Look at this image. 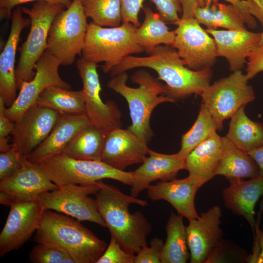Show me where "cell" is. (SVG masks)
I'll use <instances>...</instances> for the list:
<instances>
[{
  "instance_id": "1",
  "label": "cell",
  "mask_w": 263,
  "mask_h": 263,
  "mask_svg": "<svg viewBox=\"0 0 263 263\" xmlns=\"http://www.w3.org/2000/svg\"><path fill=\"white\" fill-rule=\"evenodd\" d=\"M177 51L170 45H159L147 56L125 57L110 72L112 77L136 68L151 69L164 81L169 92L167 95L175 100L192 94L201 95L210 85L212 73L210 67L193 70L186 67Z\"/></svg>"
},
{
  "instance_id": "2",
  "label": "cell",
  "mask_w": 263,
  "mask_h": 263,
  "mask_svg": "<svg viewBox=\"0 0 263 263\" xmlns=\"http://www.w3.org/2000/svg\"><path fill=\"white\" fill-rule=\"evenodd\" d=\"M99 188L95 193L98 211L111 236L125 250L136 253L148 245L147 238L152 225L140 211L130 212L129 206L137 204L142 207L148 205L145 200L122 192L116 187L99 181Z\"/></svg>"
},
{
  "instance_id": "3",
  "label": "cell",
  "mask_w": 263,
  "mask_h": 263,
  "mask_svg": "<svg viewBox=\"0 0 263 263\" xmlns=\"http://www.w3.org/2000/svg\"><path fill=\"white\" fill-rule=\"evenodd\" d=\"M128 78L126 72L120 73L112 77L108 86L122 95L128 104L132 120L128 129L148 144L153 135L150 125L153 111L161 103L175 100L167 95L169 89L166 84L145 70H139L131 77L132 83L139 85L137 88L126 84Z\"/></svg>"
},
{
  "instance_id": "4",
  "label": "cell",
  "mask_w": 263,
  "mask_h": 263,
  "mask_svg": "<svg viewBox=\"0 0 263 263\" xmlns=\"http://www.w3.org/2000/svg\"><path fill=\"white\" fill-rule=\"evenodd\" d=\"M35 240L59 246L75 263H96L107 247L80 221L51 210L43 211Z\"/></svg>"
},
{
  "instance_id": "5",
  "label": "cell",
  "mask_w": 263,
  "mask_h": 263,
  "mask_svg": "<svg viewBox=\"0 0 263 263\" xmlns=\"http://www.w3.org/2000/svg\"><path fill=\"white\" fill-rule=\"evenodd\" d=\"M136 28L130 22L113 27L90 22L81 56L96 64L103 62V72L110 73L126 56L144 52L136 40Z\"/></svg>"
},
{
  "instance_id": "6",
  "label": "cell",
  "mask_w": 263,
  "mask_h": 263,
  "mask_svg": "<svg viewBox=\"0 0 263 263\" xmlns=\"http://www.w3.org/2000/svg\"><path fill=\"white\" fill-rule=\"evenodd\" d=\"M35 163L59 187L69 184L92 185L104 179L130 186L132 184V171L117 169L101 160L76 159L62 153Z\"/></svg>"
},
{
  "instance_id": "7",
  "label": "cell",
  "mask_w": 263,
  "mask_h": 263,
  "mask_svg": "<svg viewBox=\"0 0 263 263\" xmlns=\"http://www.w3.org/2000/svg\"><path fill=\"white\" fill-rule=\"evenodd\" d=\"M65 7L45 1H38L31 8L21 7L31 21L29 34L22 46L18 65L16 68V78L18 89L22 83L31 80L35 75L36 64L45 52L51 25L55 17Z\"/></svg>"
},
{
  "instance_id": "8",
  "label": "cell",
  "mask_w": 263,
  "mask_h": 263,
  "mask_svg": "<svg viewBox=\"0 0 263 263\" xmlns=\"http://www.w3.org/2000/svg\"><path fill=\"white\" fill-rule=\"evenodd\" d=\"M55 17L49 31L46 51L61 65L69 66L81 55L88 24L81 0L71 4Z\"/></svg>"
},
{
  "instance_id": "9",
  "label": "cell",
  "mask_w": 263,
  "mask_h": 263,
  "mask_svg": "<svg viewBox=\"0 0 263 263\" xmlns=\"http://www.w3.org/2000/svg\"><path fill=\"white\" fill-rule=\"evenodd\" d=\"M247 81L241 70L234 71L210 85L201 94L202 103L216 121L218 130L223 129L225 120L255 99L253 88Z\"/></svg>"
},
{
  "instance_id": "10",
  "label": "cell",
  "mask_w": 263,
  "mask_h": 263,
  "mask_svg": "<svg viewBox=\"0 0 263 263\" xmlns=\"http://www.w3.org/2000/svg\"><path fill=\"white\" fill-rule=\"evenodd\" d=\"M98 182L92 185L61 186L57 189L40 194L37 201L43 210H55L80 222L89 221L105 227L95 199L89 196L95 194L99 189Z\"/></svg>"
},
{
  "instance_id": "11",
  "label": "cell",
  "mask_w": 263,
  "mask_h": 263,
  "mask_svg": "<svg viewBox=\"0 0 263 263\" xmlns=\"http://www.w3.org/2000/svg\"><path fill=\"white\" fill-rule=\"evenodd\" d=\"M76 64L82 82L86 115L90 124L106 133L113 129L121 128V113L117 105L111 100L104 102L101 98L97 64L81 56L77 59Z\"/></svg>"
},
{
  "instance_id": "12",
  "label": "cell",
  "mask_w": 263,
  "mask_h": 263,
  "mask_svg": "<svg viewBox=\"0 0 263 263\" xmlns=\"http://www.w3.org/2000/svg\"><path fill=\"white\" fill-rule=\"evenodd\" d=\"M177 25L171 46L177 51L186 65L196 71L213 66L217 56L214 39L197 19L194 17L181 18Z\"/></svg>"
},
{
  "instance_id": "13",
  "label": "cell",
  "mask_w": 263,
  "mask_h": 263,
  "mask_svg": "<svg viewBox=\"0 0 263 263\" xmlns=\"http://www.w3.org/2000/svg\"><path fill=\"white\" fill-rule=\"evenodd\" d=\"M60 65L54 56L45 51L35 65L33 79L22 83L16 99L6 108V114L13 122L19 120L26 111L36 104L40 94L48 87L55 86L71 89V85L59 74Z\"/></svg>"
},
{
  "instance_id": "14",
  "label": "cell",
  "mask_w": 263,
  "mask_h": 263,
  "mask_svg": "<svg viewBox=\"0 0 263 263\" xmlns=\"http://www.w3.org/2000/svg\"><path fill=\"white\" fill-rule=\"evenodd\" d=\"M59 188L37 164L27 158L15 173L0 181V203L10 207L18 202L37 201L40 194Z\"/></svg>"
},
{
  "instance_id": "15",
  "label": "cell",
  "mask_w": 263,
  "mask_h": 263,
  "mask_svg": "<svg viewBox=\"0 0 263 263\" xmlns=\"http://www.w3.org/2000/svg\"><path fill=\"white\" fill-rule=\"evenodd\" d=\"M59 115L50 108L37 104L32 106L15 122L12 147L27 157L47 137Z\"/></svg>"
},
{
  "instance_id": "16",
  "label": "cell",
  "mask_w": 263,
  "mask_h": 263,
  "mask_svg": "<svg viewBox=\"0 0 263 263\" xmlns=\"http://www.w3.org/2000/svg\"><path fill=\"white\" fill-rule=\"evenodd\" d=\"M43 209L38 201L16 203L10 206L0 234V256L20 248L39 227Z\"/></svg>"
},
{
  "instance_id": "17",
  "label": "cell",
  "mask_w": 263,
  "mask_h": 263,
  "mask_svg": "<svg viewBox=\"0 0 263 263\" xmlns=\"http://www.w3.org/2000/svg\"><path fill=\"white\" fill-rule=\"evenodd\" d=\"M150 150L148 144L131 131L117 128L106 134L101 161L124 170L131 165L142 163Z\"/></svg>"
},
{
  "instance_id": "18",
  "label": "cell",
  "mask_w": 263,
  "mask_h": 263,
  "mask_svg": "<svg viewBox=\"0 0 263 263\" xmlns=\"http://www.w3.org/2000/svg\"><path fill=\"white\" fill-rule=\"evenodd\" d=\"M221 216L220 207L215 206L198 218L189 220L186 233L190 263H205L211 250L222 240L223 233L219 226Z\"/></svg>"
},
{
  "instance_id": "19",
  "label": "cell",
  "mask_w": 263,
  "mask_h": 263,
  "mask_svg": "<svg viewBox=\"0 0 263 263\" xmlns=\"http://www.w3.org/2000/svg\"><path fill=\"white\" fill-rule=\"evenodd\" d=\"M205 183L188 175L183 179L150 185L147 189L149 199L153 201L164 200L169 203L178 214L189 220L198 218L195 197L198 190Z\"/></svg>"
},
{
  "instance_id": "20",
  "label": "cell",
  "mask_w": 263,
  "mask_h": 263,
  "mask_svg": "<svg viewBox=\"0 0 263 263\" xmlns=\"http://www.w3.org/2000/svg\"><path fill=\"white\" fill-rule=\"evenodd\" d=\"M23 14L21 6L13 10L9 35L0 56V97L6 107L12 105L18 95L16 54L22 31L31 24L30 19L25 18Z\"/></svg>"
},
{
  "instance_id": "21",
  "label": "cell",
  "mask_w": 263,
  "mask_h": 263,
  "mask_svg": "<svg viewBox=\"0 0 263 263\" xmlns=\"http://www.w3.org/2000/svg\"><path fill=\"white\" fill-rule=\"evenodd\" d=\"M182 169H187L186 159L178 152L172 154L158 153L151 150L142 165L132 171L133 181L130 195L137 197L155 181H170Z\"/></svg>"
},
{
  "instance_id": "22",
  "label": "cell",
  "mask_w": 263,
  "mask_h": 263,
  "mask_svg": "<svg viewBox=\"0 0 263 263\" xmlns=\"http://www.w3.org/2000/svg\"><path fill=\"white\" fill-rule=\"evenodd\" d=\"M206 31L214 39L217 56L227 60L231 71L241 70L246 62L252 50L259 45L262 33L244 30H219L208 29Z\"/></svg>"
},
{
  "instance_id": "23",
  "label": "cell",
  "mask_w": 263,
  "mask_h": 263,
  "mask_svg": "<svg viewBox=\"0 0 263 263\" xmlns=\"http://www.w3.org/2000/svg\"><path fill=\"white\" fill-rule=\"evenodd\" d=\"M90 124L86 114L59 113L52 131L27 157L28 160L37 163L43 158L63 153L76 136Z\"/></svg>"
},
{
  "instance_id": "24",
  "label": "cell",
  "mask_w": 263,
  "mask_h": 263,
  "mask_svg": "<svg viewBox=\"0 0 263 263\" xmlns=\"http://www.w3.org/2000/svg\"><path fill=\"white\" fill-rule=\"evenodd\" d=\"M230 185L223 191L225 206L237 215L243 216L249 224L255 235V205L263 196V177L260 175L247 180L229 181Z\"/></svg>"
},
{
  "instance_id": "25",
  "label": "cell",
  "mask_w": 263,
  "mask_h": 263,
  "mask_svg": "<svg viewBox=\"0 0 263 263\" xmlns=\"http://www.w3.org/2000/svg\"><path fill=\"white\" fill-rule=\"evenodd\" d=\"M194 18L208 29L222 27L228 30H246L245 23L251 28L257 25L253 16L242 13L231 4L218 2L208 7H199L194 12Z\"/></svg>"
},
{
  "instance_id": "26",
  "label": "cell",
  "mask_w": 263,
  "mask_h": 263,
  "mask_svg": "<svg viewBox=\"0 0 263 263\" xmlns=\"http://www.w3.org/2000/svg\"><path fill=\"white\" fill-rule=\"evenodd\" d=\"M222 147V137L216 132L194 149L186 158L188 175L205 183L212 179L215 176Z\"/></svg>"
},
{
  "instance_id": "27",
  "label": "cell",
  "mask_w": 263,
  "mask_h": 263,
  "mask_svg": "<svg viewBox=\"0 0 263 263\" xmlns=\"http://www.w3.org/2000/svg\"><path fill=\"white\" fill-rule=\"evenodd\" d=\"M222 151L215 175L228 181L253 178L260 175L259 167L247 153L236 147L225 136L222 137Z\"/></svg>"
},
{
  "instance_id": "28",
  "label": "cell",
  "mask_w": 263,
  "mask_h": 263,
  "mask_svg": "<svg viewBox=\"0 0 263 263\" xmlns=\"http://www.w3.org/2000/svg\"><path fill=\"white\" fill-rule=\"evenodd\" d=\"M241 107L231 117L225 136L239 149L248 152L263 145V123L249 118Z\"/></svg>"
},
{
  "instance_id": "29",
  "label": "cell",
  "mask_w": 263,
  "mask_h": 263,
  "mask_svg": "<svg viewBox=\"0 0 263 263\" xmlns=\"http://www.w3.org/2000/svg\"><path fill=\"white\" fill-rule=\"evenodd\" d=\"M145 19L141 25L136 29L137 41L144 51L151 53L162 44L172 45L175 33L169 31L166 23L158 13H155L149 7H143Z\"/></svg>"
},
{
  "instance_id": "30",
  "label": "cell",
  "mask_w": 263,
  "mask_h": 263,
  "mask_svg": "<svg viewBox=\"0 0 263 263\" xmlns=\"http://www.w3.org/2000/svg\"><path fill=\"white\" fill-rule=\"evenodd\" d=\"M183 217L178 214L171 213L166 227L167 237L163 248L161 263H185L189 258L186 227Z\"/></svg>"
},
{
  "instance_id": "31",
  "label": "cell",
  "mask_w": 263,
  "mask_h": 263,
  "mask_svg": "<svg viewBox=\"0 0 263 263\" xmlns=\"http://www.w3.org/2000/svg\"><path fill=\"white\" fill-rule=\"evenodd\" d=\"M36 104L60 114L86 115L82 90L71 91L58 86H50L40 94Z\"/></svg>"
},
{
  "instance_id": "32",
  "label": "cell",
  "mask_w": 263,
  "mask_h": 263,
  "mask_svg": "<svg viewBox=\"0 0 263 263\" xmlns=\"http://www.w3.org/2000/svg\"><path fill=\"white\" fill-rule=\"evenodd\" d=\"M106 134L90 124L76 136L63 153L76 159L101 160Z\"/></svg>"
},
{
  "instance_id": "33",
  "label": "cell",
  "mask_w": 263,
  "mask_h": 263,
  "mask_svg": "<svg viewBox=\"0 0 263 263\" xmlns=\"http://www.w3.org/2000/svg\"><path fill=\"white\" fill-rule=\"evenodd\" d=\"M217 130L216 121L202 103L194 124L182 136L181 148L178 153L186 159L194 149L216 132Z\"/></svg>"
},
{
  "instance_id": "34",
  "label": "cell",
  "mask_w": 263,
  "mask_h": 263,
  "mask_svg": "<svg viewBox=\"0 0 263 263\" xmlns=\"http://www.w3.org/2000/svg\"><path fill=\"white\" fill-rule=\"evenodd\" d=\"M87 18L102 27L120 25L122 19L121 0H81Z\"/></svg>"
},
{
  "instance_id": "35",
  "label": "cell",
  "mask_w": 263,
  "mask_h": 263,
  "mask_svg": "<svg viewBox=\"0 0 263 263\" xmlns=\"http://www.w3.org/2000/svg\"><path fill=\"white\" fill-rule=\"evenodd\" d=\"M32 263H75L72 257L59 246L49 242L38 243L29 254Z\"/></svg>"
},
{
  "instance_id": "36",
  "label": "cell",
  "mask_w": 263,
  "mask_h": 263,
  "mask_svg": "<svg viewBox=\"0 0 263 263\" xmlns=\"http://www.w3.org/2000/svg\"><path fill=\"white\" fill-rule=\"evenodd\" d=\"M135 255L124 249L111 237L109 244L96 263H134Z\"/></svg>"
},
{
  "instance_id": "37",
  "label": "cell",
  "mask_w": 263,
  "mask_h": 263,
  "mask_svg": "<svg viewBox=\"0 0 263 263\" xmlns=\"http://www.w3.org/2000/svg\"><path fill=\"white\" fill-rule=\"evenodd\" d=\"M27 157L22 156L14 147L0 154V181L15 173L22 166Z\"/></svg>"
},
{
  "instance_id": "38",
  "label": "cell",
  "mask_w": 263,
  "mask_h": 263,
  "mask_svg": "<svg viewBox=\"0 0 263 263\" xmlns=\"http://www.w3.org/2000/svg\"><path fill=\"white\" fill-rule=\"evenodd\" d=\"M153 3L158 14L166 23L177 24L180 20L178 13H182L179 0H150Z\"/></svg>"
},
{
  "instance_id": "39",
  "label": "cell",
  "mask_w": 263,
  "mask_h": 263,
  "mask_svg": "<svg viewBox=\"0 0 263 263\" xmlns=\"http://www.w3.org/2000/svg\"><path fill=\"white\" fill-rule=\"evenodd\" d=\"M164 244L162 239L154 237L150 246H143L136 253L134 263H160Z\"/></svg>"
},
{
  "instance_id": "40",
  "label": "cell",
  "mask_w": 263,
  "mask_h": 263,
  "mask_svg": "<svg viewBox=\"0 0 263 263\" xmlns=\"http://www.w3.org/2000/svg\"><path fill=\"white\" fill-rule=\"evenodd\" d=\"M144 0H121L123 22H130L136 28L140 26L138 15L143 8Z\"/></svg>"
},
{
  "instance_id": "41",
  "label": "cell",
  "mask_w": 263,
  "mask_h": 263,
  "mask_svg": "<svg viewBox=\"0 0 263 263\" xmlns=\"http://www.w3.org/2000/svg\"><path fill=\"white\" fill-rule=\"evenodd\" d=\"M38 1H45L67 8L71 4L72 0H0V18L2 19H9L12 16L13 11L16 7L23 3Z\"/></svg>"
},
{
  "instance_id": "42",
  "label": "cell",
  "mask_w": 263,
  "mask_h": 263,
  "mask_svg": "<svg viewBox=\"0 0 263 263\" xmlns=\"http://www.w3.org/2000/svg\"><path fill=\"white\" fill-rule=\"evenodd\" d=\"M246 63L245 76L248 81L263 72V45H258L252 50Z\"/></svg>"
},
{
  "instance_id": "43",
  "label": "cell",
  "mask_w": 263,
  "mask_h": 263,
  "mask_svg": "<svg viewBox=\"0 0 263 263\" xmlns=\"http://www.w3.org/2000/svg\"><path fill=\"white\" fill-rule=\"evenodd\" d=\"M6 108L3 100L0 97V139L12 134L14 129L15 122L7 116Z\"/></svg>"
},
{
  "instance_id": "44",
  "label": "cell",
  "mask_w": 263,
  "mask_h": 263,
  "mask_svg": "<svg viewBox=\"0 0 263 263\" xmlns=\"http://www.w3.org/2000/svg\"><path fill=\"white\" fill-rule=\"evenodd\" d=\"M219 0H199V7H208L212 4L218 3ZM236 7L242 13L250 15L245 0H224Z\"/></svg>"
},
{
  "instance_id": "45",
  "label": "cell",
  "mask_w": 263,
  "mask_h": 263,
  "mask_svg": "<svg viewBox=\"0 0 263 263\" xmlns=\"http://www.w3.org/2000/svg\"><path fill=\"white\" fill-rule=\"evenodd\" d=\"M249 13L257 18L263 26V0H246Z\"/></svg>"
},
{
  "instance_id": "46",
  "label": "cell",
  "mask_w": 263,
  "mask_h": 263,
  "mask_svg": "<svg viewBox=\"0 0 263 263\" xmlns=\"http://www.w3.org/2000/svg\"><path fill=\"white\" fill-rule=\"evenodd\" d=\"M182 7L183 19L194 17V12L199 7V0H179Z\"/></svg>"
},
{
  "instance_id": "47",
  "label": "cell",
  "mask_w": 263,
  "mask_h": 263,
  "mask_svg": "<svg viewBox=\"0 0 263 263\" xmlns=\"http://www.w3.org/2000/svg\"><path fill=\"white\" fill-rule=\"evenodd\" d=\"M247 153L255 161L259 169L260 175L263 177V145Z\"/></svg>"
},
{
  "instance_id": "48",
  "label": "cell",
  "mask_w": 263,
  "mask_h": 263,
  "mask_svg": "<svg viewBox=\"0 0 263 263\" xmlns=\"http://www.w3.org/2000/svg\"><path fill=\"white\" fill-rule=\"evenodd\" d=\"M256 240L259 244V256L257 263H263V232L258 228L256 229Z\"/></svg>"
},
{
  "instance_id": "49",
  "label": "cell",
  "mask_w": 263,
  "mask_h": 263,
  "mask_svg": "<svg viewBox=\"0 0 263 263\" xmlns=\"http://www.w3.org/2000/svg\"><path fill=\"white\" fill-rule=\"evenodd\" d=\"M12 148V144L9 143L8 138L0 139V152H4L9 150Z\"/></svg>"
},
{
  "instance_id": "50",
  "label": "cell",
  "mask_w": 263,
  "mask_h": 263,
  "mask_svg": "<svg viewBox=\"0 0 263 263\" xmlns=\"http://www.w3.org/2000/svg\"><path fill=\"white\" fill-rule=\"evenodd\" d=\"M259 45H263V32L262 33L261 38L259 43Z\"/></svg>"
}]
</instances>
